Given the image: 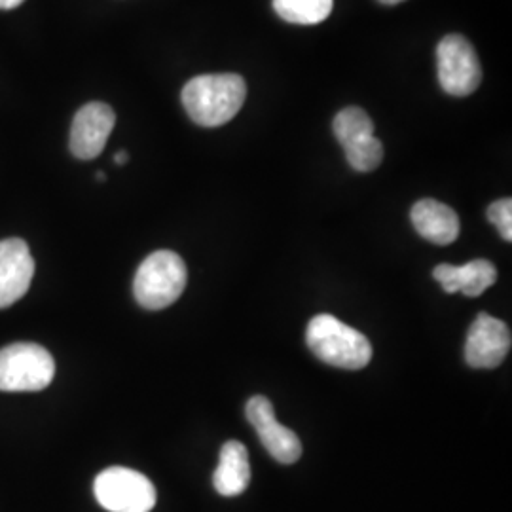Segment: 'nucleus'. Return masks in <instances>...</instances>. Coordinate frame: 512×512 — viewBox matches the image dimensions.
<instances>
[{"mask_svg": "<svg viewBox=\"0 0 512 512\" xmlns=\"http://www.w3.org/2000/svg\"><path fill=\"white\" fill-rule=\"evenodd\" d=\"M334 0H274L277 16L294 25H317L329 18Z\"/></svg>", "mask_w": 512, "mask_h": 512, "instance_id": "14", "label": "nucleus"}, {"mask_svg": "<svg viewBox=\"0 0 512 512\" xmlns=\"http://www.w3.org/2000/svg\"><path fill=\"white\" fill-rule=\"evenodd\" d=\"M35 275V260L23 239L0 241V310L23 298Z\"/></svg>", "mask_w": 512, "mask_h": 512, "instance_id": "10", "label": "nucleus"}, {"mask_svg": "<svg viewBox=\"0 0 512 512\" xmlns=\"http://www.w3.org/2000/svg\"><path fill=\"white\" fill-rule=\"evenodd\" d=\"M247 97L245 80L234 73L202 74L183 88L184 110L203 128H219L238 114Z\"/></svg>", "mask_w": 512, "mask_h": 512, "instance_id": "1", "label": "nucleus"}, {"mask_svg": "<svg viewBox=\"0 0 512 512\" xmlns=\"http://www.w3.org/2000/svg\"><path fill=\"white\" fill-rule=\"evenodd\" d=\"M55 361L38 344H12L0 349V391H42L52 384Z\"/></svg>", "mask_w": 512, "mask_h": 512, "instance_id": "4", "label": "nucleus"}, {"mask_svg": "<svg viewBox=\"0 0 512 512\" xmlns=\"http://www.w3.org/2000/svg\"><path fill=\"white\" fill-rule=\"evenodd\" d=\"M410 219L421 238L435 243V245H450L459 238L458 213L437 200H420L412 207Z\"/></svg>", "mask_w": 512, "mask_h": 512, "instance_id": "12", "label": "nucleus"}, {"mask_svg": "<svg viewBox=\"0 0 512 512\" xmlns=\"http://www.w3.org/2000/svg\"><path fill=\"white\" fill-rule=\"evenodd\" d=\"M93 492L110 512H150L156 505V488L143 473L110 467L95 478Z\"/></svg>", "mask_w": 512, "mask_h": 512, "instance_id": "5", "label": "nucleus"}, {"mask_svg": "<svg viewBox=\"0 0 512 512\" xmlns=\"http://www.w3.org/2000/svg\"><path fill=\"white\" fill-rule=\"evenodd\" d=\"M97 179H99V181H105V173L99 171V173H97Z\"/></svg>", "mask_w": 512, "mask_h": 512, "instance_id": "21", "label": "nucleus"}, {"mask_svg": "<svg viewBox=\"0 0 512 512\" xmlns=\"http://www.w3.org/2000/svg\"><path fill=\"white\" fill-rule=\"evenodd\" d=\"M188 281L183 258L173 251H156L139 266L133 294L145 310H164L175 304Z\"/></svg>", "mask_w": 512, "mask_h": 512, "instance_id": "3", "label": "nucleus"}, {"mask_svg": "<svg viewBox=\"0 0 512 512\" xmlns=\"http://www.w3.org/2000/svg\"><path fill=\"white\" fill-rule=\"evenodd\" d=\"M488 220L494 222L505 241H512V200L503 198L488 207Z\"/></svg>", "mask_w": 512, "mask_h": 512, "instance_id": "17", "label": "nucleus"}, {"mask_svg": "<svg viewBox=\"0 0 512 512\" xmlns=\"http://www.w3.org/2000/svg\"><path fill=\"white\" fill-rule=\"evenodd\" d=\"M128 160V152H124V150H120V152H116V154H114V162L118 165L128 164Z\"/></svg>", "mask_w": 512, "mask_h": 512, "instance_id": "19", "label": "nucleus"}, {"mask_svg": "<svg viewBox=\"0 0 512 512\" xmlns=\"http://www.w3.org/2000/svg\"><path fill=\"white\" fill-rule=\"evenodd\" d=\"M511 329L490 313L476 315L465 342V361L473 368H497L511 351Z\"/></svg>", "mask_w": 512, "mask_h": 512, "instance_id": "8", "label": "nucleus"}, {"mask_svg": "<svg viewBox=\"0 0 512 512\" xmlns=\"http://www.w3.org/2000/svg\"><path fill=\"white\" fill-rule=\"evenodd\" d=\"M25 0H0V10H14L19 4H23Z\"/></svg>", "mask_w": 512, "mask_h": 512, "instance_id": "18", "label": "nucleus"}, {"mask_svg": "<svg viewBox=\"0 0 512 512\" xmlns=\"http://www.w3.org/2000/svg\"><path fill=\"white\" fill-rule=\"evenodd\" d=\"M334 135L342 147L353 141H359L368 135H374V122L365 110L359 107H348L336 114L334 118Z\"/></svg>", "mask_w": 512, "mask_h": 512, "instance_id": "15", "label": "nucleus"}, {"mask_svg": "<svg viewBox=\"0 0 512 512\" xmlns=\"http://www.w3.org/2000/svg\"><path fill=\"white\" fill-rule=\"evenodd\" d=\"M348 164L359 173H370L378 169L384 160V145L374 135L353 141L344 147Z\"/></svg>", "mask_w": 512, "mask_h": 512, "instance_id": "16", "label": "nucleus"}, {"mask_svg": "<svg viewBox=\"0 0 512 512\" xmlns=\"http://www.w3.org/2000/svg\"><path fill=\"white\" fill-rule=\"evenodd\" d=\"M433 277L439 281L444 293H463L469 298H476L494 285L497 270L490 260L476 258L463 266L440 264L433 270Z\"/></svg>", "mask_w": 512, "mask_h": 512, "instance_id": "11", "label": "nucleus"}, {"mask_svg": "<svg viewBox=\"0 0 512 512\" xmlns=\"http://www.w3.org/2000/svg\"><path fill=\"white\" fill-rule=\"evenodd\" d=\"M116 114L107 103L93 101L74 114L69 147L78 160L97 158L109 141Z\"/></svg>", "mask_w": 512, "mask_h": 512, "instance_id": "9", "label": "nucleus"}, {"mask_svg": "<svg viewBox=\"0 0 512 512\" xmlns=\"http://www.w3.org/2000/svg\"><path fill=\"white\" fill-rule=\"evenodd\" d=\"M251 465L247 448L238 440H228L220 450V461L213 486L224 497H236L249 488Z\"/></svg>", "mask_w": 512, "mask_h": 512, "instance_id": "13", "label": "nucleus"}, {"mask_svg": "<svg viewBox=\"0 0 512 512\" xmlns=\"http://www.w3.org/2000/svg\"><path fill=\"white\" fill-rule=\"evenodd\" d=\"M440 88L454 97L475 93L482 82V67L473 44L461 35H448L437 46Z\"/></svg>", "mask_w": 512, "mask_h": 512, "instance_id": "6", "label": "nucleus"}, {"mask_svg": "<svg viewBox=\"0 0 512 512\" xmlns=\"http://www.w3.org/2000/svg\"><path fill=\"white\" fill-rule=\"evenodd\" d=\"M382 4H387V6H393V4H401L404 0H380Z\"/></svg>", "mask_w": 512, "mask_h": 512, "instance_id": "20", "label": "nucleus"}, {"mask_svg": "<svg viewBox=\"0 0 512 512\" xmlns=\"http://www.w3.org/2000/svg\"><path fill=\"white\" fill-rule=\"evenodd\" d=\"M245 414H247V420L253 423L262 446L268 450V454L275 461L283 465H291L300 459L302 442L294 431L275 420L274 404L270 403L266 397L262 395L253 397L247 403Z\"/></svg>", "mask_w": 512, "mask_h": 512, "instance_id": "7", "label": "nucleus"}, {"mask_svg": "<svg viewBox=\"0 0 512 512\" xmlns=\"http://www.w3.org/2000/svg\"><path fill=\"white\" fill-rule=\"evenodd\" d=\"M306 342L319 361L336 368L361 370L372 361V344L365 334L329 313L311 319Z\"/></svg>", "mask_w": 512, "mask_h": 512, "instance_id": "2", "label": "nucleus"}]
</instances>
